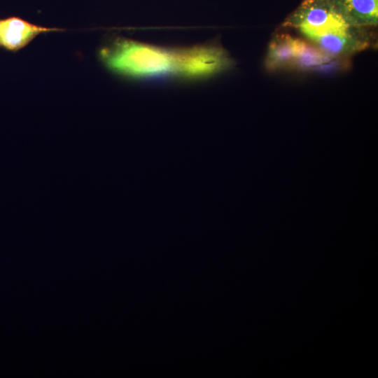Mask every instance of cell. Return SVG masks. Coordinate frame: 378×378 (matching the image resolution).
Listing matches in <instances>:
<instances>
[{
  "instance_id": "cell-1",
  "label": "cell",
  "mask_w": 378,
  "mask_h": 378,
  "mask_svg": "<svg viewBox=\"0 0 378 378\" xmlns=\"http://www.w3.org/2000/svg\"><path fill=\"white\" fill-rule=\"evenodd\" d=\"M99 58L111 72L133 80L198 81L202 74L199 44L168 48L117 37L100 49Z\"/></svg>"
},
{
  "instance_id": "cell-2",
  "label": "cell",
  "mask_w": 378,
  "mask_h": 378,
  "mask_svg": "<svg viewBox=\"0 0 378 378\" xmlns=\"http://www.w3.org/2000/svg\"><path fill=\"white\" fill-rule=\"evenodd\" d=\"M286 24L298 29L309 39L326 32L353 27L335 0H304Z\"/></svg>"
},
{
  "instance_id": "cell-3",
  "label": "cell",
  "mask_w": 378,
  "mask_h": 378,
  "mask_svg": "<svg viewBox=\"0 0 378 378\" xmlns=\"http://www.w3.org/2000/svg\"><path fill=\"white\" fill-rule=\"evenodd\" d=\"M59 30L57 28L38 26L15 17L0 20V46L15 52L41 34Z\"/></svg>"
},
{
  "instance_id": "cell-4",
  "label": "cell",
  "mask_w": 378,
  "mask_h": 378,
  "mask_svg": "<svg viewBox=\"0 0 378 378\" xmlns=\"http://www.w3.org/2000/svg\"><path fill=\"white\" fill-rule=\"evenodd\" d=\"M310 40L331 57L352 53L365 47L364 41L358 38L351 28L326 32Z\"/></svg>"
},
{
  "instance_id": "cell-5",
  "label": "cell",
  "mask_w": 378,
  "mask_h": 378,
  "mask_svg": "<svg viewBox=\"0 0 378 378\" xmlns=\"http://www.w3.org/2000/svg\"><path fill=\"white\" fill-rule=\"evenodd\" d=\"M298 38L288 34H281L270 42L265 59L268 71H276L292 65L297 53Z\"/></svg>"
},
{
  "instance_id": "cell-6",
  "label": "cell",
  "mask_w": 378,
  "mask_h": 378,
  "mask_svg": "<svg viewBox=\"0 0 378 378\" xmlns=\"http://www.w3.org/2000/svg\"><path fill=\"white\" fill-rule=\"evenodd\" d=\"M353 26H375L378 21V0H335Z\"/></svg>"
},
{
  "instance_id": "cell-7",
  "label": "cell",
  "mask_w": 378,
  "mask_h": 378,
  "mask_svg": "<svg viewBox=\"0 0 378 378\" xmlns=\"http://www.w3.org/2000/svg\"><path fill=\"white\" fill-rule=\"evenodd\" d=\"M331 57L317 46L298 39L297 53L292 66L301 70H311L328 64Z\"/></svg>"
}]
</instances>
